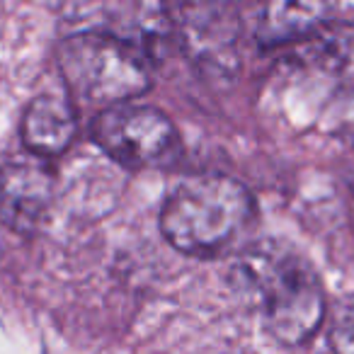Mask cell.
Here are the masks:
<instances>
[{
  "instance_id": "6da1fadb",
  "label": "cell",
  "mask_w": 354,
  "mask_h": 354,
  "mask_svg": "<svg viewBox=\"0 0 354 354\" xmlns=\"http://www.w3.org/2000/svg\"><path fill=\"white\" fill-rule=\"evenodd\" d=\"M255 221V199L228 175L185 177L167 192L160 231L175 250L218 257L236 250Z\"/></svg>"
},
{
  "instance_id": "7a4b0ae2",
  "label": "cell",
  "mask_w": 354,
  "mask_h": 354,
  "mask_svg": "<svg viewBox=\"0 0 354 354\" xmlns=\"http://www.w3.org/2000/svg\"><path fill=\"white\" fill-rule=\"evenodd\" d=\"M59 66L71 97L102 109L133 102L151 88V66L143 49L112 32L71 35L59 49Z\"/></svg>"
},
{
  "instance_id": "3957f363",
  "label": "cell",
  "mask_w": 354,
  "mask_h": 354,
  "mask_svg": "<svg viewBox=\"0 0 354 354\" xmlns=\"http://www.w3.org/2000/svg\"><path fill=\"white\" fill-rule=\"evenodd\" d=\"M270 333L281 344H304L325 320V294L315 272L289 250H255L243 262Z\"/></svg>"
},
{
  "instance_id": "277c9868",
  "label": "cell",
  "mask_w": 354,
  "mask_h": 354,
  "mask_svg": "<svg viewBox=\"0 0 354 354\" xmlns=\"http://www.w3.org/2000/svg\"><path fill=\"white\" fill-rule=\"evenodd\" d=\"M100 151L129 170L167 167L180 156V133L165 112L151 104L124 102L100 109L93 122Z\"/></svg>"
},
{
  "instance_id": "5b68a950",
  "label": "cell",
  "mask_w": 354,
  "mask_h": 354,
  "mask_svg": "<svg viewBox=\"0 0 354 354\" xmlns=\"http://www.w3.org/2000/svg\"><path fill=\"white\" fill-rule=\"evenodd\" d=\"M39 160L32 156L0 170V218L15 231L35 228L54 197V177Z\"/></svg>"
},
{
  "instance_id": "8992f818",
  "label": "cell",
  "mask_w": 354,
  "mask_h": 354,
  "mask_svg": "<svg viewBox=\"0 0 354 354\" xmlns=\"http://www.w3.org/2000/svg\"><path fill=\"white\" fill-rule=\"evenodd\" d=\"M78 117L68 95L41 93L27 104L22 117V141L35 158H54L75 141Z\"/></svg>"
},
{
  "instance_id": "52a82bcc",
  "label": "cell",
  "mask_w": 354,
  "mask_h": 354,
  "mask_svg": "<svg viewBox=\"0 0 354 354\" xmlns=\"http://www.w3.org/2000/svg\"><path fill=\"white\" fill-rule=\"evenodd\" d=\"M330 8L323 3H272L257 17V39L265 46L289 44L313 37L328 25Z\"/></svg>"
},
{
  "instance_id": "ba28073f",
  "label": "cell",
  "mask_w": 354,
  "mask_h": 354,
  "mask_svg": "<svg viewBox=\"0 0 354 354\" xmlns=\"http://www.w3.org/2000/svg\"><path fill=\"white\" fill-rule=\"evenodd\" d=\"M313 64L354 85V25H323L310 37Z\"/></svg>"
},
{
  "instance_id": "9c48e42d",
  "label": "cell",
  "mask_w": 354,
  "mask_h": 354,
  "mask_svg": "<svg viewBox=\"0 0 354 354\" xmlns=\"http://www.w3.org/2000/svg\"><path fill=\"white\" fill-rule=\"evenodd\" d=\"M330 347L335 354H354V294L337 306L330 325Z\"/></svg>"
},
{
  "instance_id": "30bf717a",
  "label": "cell",
  "mask_w": 354,
  "mask_h": 354,
  "mask_svg": "<svg viewBox=\"0 0 354 354\" xmlns=\"http://www.w3.org/2000/svg\"><path fill=\"white\" fill-rule=\"evenodd\" d=\"M342 127H344V133H347V138L354 143V95H352V100H349L347 109H344Z\"/></svg>"
}]
</instances>
